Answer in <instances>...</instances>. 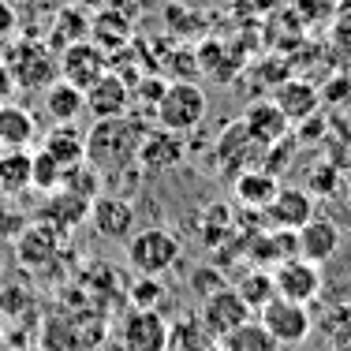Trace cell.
I'll return each mask as SVG.
<instances>
[{
    "mask_svg": "<svg viewBox=\"0 0 351 351\" xmlns=\"http://www.w3.org/2000/svg\"><path fill=\"white\" fill-rule=\"evenodd\" d=\"M146 138V128L135 116H112V120H94V128L82 135L86 142V165L94 172L120 176L131 165H138V146Z\"/></svg>",
    "mask_w": 351,
    "mask_h": 351,
    "instance_id": "6da1fadb",
    "label": "cell"
},
{
    "mask_svg": "<svg viewBox=\"0 0 351 351\" xmlns=\"http://www.w3.org/2000/svg\"><path fill=\"white\" fill-rule=\"evenodd\" d=\"M206 108H210V101H206V90L198 86V82L176 79L165 86V94L157 97L154 116H157V128L187 135V131H195L198 123L206 120Z\"/></svg>",
    "mask_w": 351,
    "mask_h": 351,
    "instance_id": "7a4b0ae2",
    "label": "cell"
},
{
    "mask_svg": "<svg viewBox=\"0 0 351 351\" xmlns=\"http://www.w3.org/2000/svg\"><path fill=\"white\" fill-rule=\"evenodd\" d=\"M183 258V243L172 228H138L128 239V265L135 277H165Z\"/></svg>",
    "mask_w": 351,
    "mask_h": 351,
    "instance_id": "3957f363",
    "label": "cell"
},
{
    "mask_svg": "<svg viewBox=\"0 0 351 351\" xmlns=\"http://www.w3.org/2000/svg\"><path fill=\"white\" fill-rule=\"evenodd\" d=\"M8 68L15 75V86L19 90H45L49 82L60 79V68H56V53L49 49L45 38H23L19 45L8 53Z\"/></svg>",
    "mask_w": 351,
    "mask_h": 351,
    "instance_id": "277c9868",
    "label": "cell"
},
{
    "mask_svg": "<svg viewBox=\"0 0 351 351\" xmlns=\"http://www.w3.org/2000/svg\"><path fill=\"white\" fill-rule=\"evenodd\" d=\"M254 317L265 325V329H269V337L277 340V344H288V348L303 344V340L314 332V314H311V306L291 303V299H280V295L273 299V303H265Z\"/></svg>",
    "mask_w": 351,
    "mask_h": 351,
    "instance_id": "5b68a950",
    "label": "cell"
},
{
    "mask_svg": "<svg viewBox=\"0 0 351 351\" xmlns=\"http://www.w3.org/2000/svg\"><path fill=\"white\" fill-rule=\"evenodd\" d=\"M273 284H277V295L280 299H291V303H303L311 306L322 299V288H325V277H322V265L306 262V258H288L273 269Z\"/></svg>",
    "mask_w": 351,
    "mask_h": 351,
    "instance_id": "8992f818",
    "label": "cell"
},
{
    "mask_svg": "<svg viewBox=\"0 0 351 351\" xmlns=\"http://www.w3.org/2000/svg\"><path fill=\"white\" fill-rule=\"evenodd\" d=\"M56 68H60L64 82L86 90V86H94V82L108 71V53L86 38V41H75V45L60 49V53H56Z\"/></svg>",
    "mask_w": 351,
    "mask_h": 351,
    "instance_id": "52a82bcc",
    "label": "cell"
},
{
    "mask_svg": "<svg viewBox=\"0 0 351 351\" xmlns=\"http://www.w3.org/2000/svg\"><path fill=\"white\" fill-rule=\"evenodd\" d=\"M202 325L210 329L213 340H224L232 329H239L243 322H250V306L243 303V295L236 291V284H224V288H217L213 295L202 299Z\"/></svg>",
    "mask_w": 351,
    "mask_h": 351,
    "instance_id": "ba28073f",
    "label": "cell"
},
{
    "mask_svg": "<svg viewBox=\"0 0 351 351\" xmlns=\"http://www.w3.org/2000/svg\"><path fill=\"white\" fill-rule=\"evenodd\" d=\"M172 322H165L161 311H138L131 306L120 322V351H165L169 348Z\"/></svg>",
    "mask_w": 351,
    "mask_h": 351,
    "instance_id": "9c48e42d",
    "label": "cell"
},
{
    "mask_svg": "<svg viewBox=\"0 0 351 351\" xmlns=\"http://www.w3.org/2000/svg\"><path fill=\"white\" fill-rule=\"evenodd\" d=\"M64 236L56 228H49L45 221H30L15 232V258L23 269H45L60 258Z\"/></svg>",
    "mask_w": 351,
    "mask_h": 351,
    "instance_id": "30bf717a",
    "label": "cell"
},
{
    "mask_svg": "<svg viewBox=\"0 0 351 351\" xmlns=\"http://www.w3.org/2000/svg\"><path fill=\"white\" fill-rule=\"evenodd\" d=\"M90 224L101 239H131L135 236V206L120 195H97L90 202Z\"/></svg>",
    "mask_w": 351,
    "mask_h": 351,
    "instance_id": "8fae6325",
    "label": "cell"
},
{
    "mask_svg": "<svg viewBox=\"0 0 351 351\" xmlns=\"http://www.w3.org/2000/svg\"><path fill=\"white\" fill-rule=\"evenodd\" d=\"M183 157H187V142L183 135H176V131H146V138H142L138 146V169L142 172H172L183 165Z\"/></svg>",
    "mask_w": 351,
    "mask_h": 351,
    "instance_id": "7c38bea8",
    "label": "cell"
},
{
    "mask_svg": "<svg viewBox=\"0 0 351 351\" xmlns=\"http://www.w3.org/2000/svg\"><path fill=\"white\" fill-rule=\"evenodd\" d=\"M82 101H86V112L94 116V120L128 116V108H131V86L116 71H105L94 86L82 90Z\"/></svg>",
    "mask_w": 351,
    "mask_h": 351,
    "instance_id": "4fadbf2b",
    "label": "cell"
},
{
    "mask_svg": "<svg viewBox=\"0 0 351 351\" xmlns=\"http://www.w3.org/2000/svg\"><path fill=\"white\" fill-rule=\"evenodd\" d=\"M262 213H265V221H269L273 228H288V232H299L306 221L317 217L311 191H303V187H280L277 198H273Z\"/></svg>",
    "mask_w": 351,
    "mask_h": 351,
    "instance_id": "5bb4252c",
    "label": "cell"
},
{
    "mask_svg": "<svg viewBox=\"0 0 351 351\" xmlns=\"http://www.w3.org/2000/svg\"><path fill=\"white\" fill-rule=\"evenodd\" d=\"M34 221H45L49 228L68 236V232H75L82 221H90V198L71 195V191L60 187V191H53V195H45V206L38 210Z\"/></svg>",
    "mask_w": 351,
    "mask_h": 351,
    "instance_id": "9a60e30c",
    "label": "cell"
},
{
    "mask_svg": "<svg viewBox=\"0 0 351 351\" xmlns=\"http://www.w3.org/2000/svg\"><path fill=\"white\" fill-rule=\"evenodd\" d=\"M243 131L250 135V142H258L262 149H269V146H277L280 138H288V131H291V123H288V116L277 108V101H254V105H247V112H243Z\"/></svg>",
    "mask_w": 351,
    "mask_h": 351,
    "instance_id": "2e32d148",
    "label": "cell"
},
{
    "mask_svg": "<svg viewBox=\"0 0 351 351\" xmlns=\"http://www.w3.org/2000/svg\"><path fill=\"white\" fill-rule=\"evenodd\" d=\"M295 236H299V258H306V262H314V265L329 262V258L340 250V239H344L340 228L329 221V217H314V221H306Z\"/></svg>",
    "mask_w": 351,
    "mask_h": 351,
    "instance_id": "e0dca14e",
    "label": "cell"
},
{
    "mask_svg": "<svg viewBox=\"0 0 351 351\" xmlns=\"http://www.w3.org/2000/svg\"><path fill=\"white\" fill-rule=\"evenodd\" d=\"M38 138V120L27 105H0V149H27Z\"/></svg>",
    "mask_w": 351,
    "mask_h": 351,
    "instance_id": "ac0fdd59",
    "label": "cell"
},
{
    "mask_svg": "<svg viewBox=\"0 0 351 351\" xmlns=\"http://www.w3.org/2000/svg\"><path fill=\"white\" fill-rule=\"evenodd\" d=\"M277 108L284 116H288V123L295 128V123H303L306 116H314V112H322V97H317V86H311V82H303V79H288V82H280L277 86Z\"/></svg>",
    "mask_w": 351,
    "mask_h": 351,
    "instance_id": "d6986e66",
    "label": "cell"
},
{
    "mask_svg": "<svg viewBox=\"0 0 351 351\" xmlns=\"http://www.w3.org/2000/svg\"><path fill=\"white\" fill-rule=\"evenodd\" d=\"M79 112H86V101H82V90L71 86V82L56 79L45 86V116L49 123H56V128H71L75 120H79Z\"/></svg>",
    "mask_w": 351,
    "mask_h": 351,
    "instance_id": "ffe728a7",
    "label": "cell"
},
{
    "mask_svg": "<svg viewBox=\"0 0 351 351\" xmlns=\"http://www.w3.org/2000/svg\"><path fill=\"white\" fill-rule=\"evenodd\" d=\"M277 191H280L277 176L265 169H243L236 176V198L243 206H254V210H265L277 198Z\"/></svg>",
    "mask_w": 351,
    "mask_h": 351,
    "instance_id": "44dd1931",
    "label": "cell"
},
{
    "mask_svg": "<svg viewBox=\"0 0 351 351\" xmlns=\"http://www.w3.org/2000/svg\"><path fill=\"white\" fill-rule=\"evenodd\" d=\"M41 149H45L49 157H53L60 169H79L82 161H86V142H82V135L75 128H56L49 131L45 138H41Z\"/></svg>",
    "mask_w": 351,
    "mask_h": 351,
    "instance_id": "7402d4cb",
    "label": "cell"
},
{
    "mask_svg": "<svg viewBox=\"0 0 351 351\" xmlns=\"http://www.w3.org/2000/svg\"><path fill=\"white\" fill-rule=\"evenodd\" d=\"M30 165H34L30 149H0V195L15 198L30 191Z\"/></svg>",
    "mask_w": 351,
    "mask_h": 351,
    "instance_id": "603a6c76",
    "label": "cell"
},
{
    "mask_svg": "<svg viewBox=\"0 0 351 351\" xmlns=\"http://www.w3.org/2000/svg\"><path fill=\"white\" fill-rule=\"evenodd\" d=\"M221 344H224V351H280V344L269 337V329L258 317H250L239 329H232Z\"/></svg>",
    "mask_w": 351,
    "mask_h": 351,
    "instance_id": "cb8c5ba5",
    "label": "cell"
},
{
    "mask_svg": "<svg viewBox=\"0 0 351 351\" xmlns=\"http://www.w3.org/2000/svg\"><path fill=\"white\" fill-rule=\"evenodd\" d=\"M56 27H64V30L49 38V49H53V53H60V49L75 45V41L90 38V19H86V12H79V4L56 8Z\"/></svg>",
    "mask_w": 351,
    "mask_h": 351,
    "instance_id": "d4e9b609",
    "label": "cell"
},
{
    "mask_svg": "<svg viewBox=\"0 0 351 351\" xmlns=\"http://www.w3.org/2000/svg\"><path fill=\"white\" fill-rule=\"evenodd\" d=\"M236 291L243 295V303L250 306V314H258L265 303H273L277 299V284H273V273H265V269H250L239 277L236 284Z\"/></svg>",
    "mask_w": 351,
    "mask_h": 351,
    "instance_id": "484cf974",
    "label": "cell"
},
{
    "mask_svg": "<svg viewBox=\"0 0 351 351\" xmlns=\"http://www.w3.org/2000/svg\"><path fill=\"white\" fill-rule=\"evenodd\" d=\"M210 344H217V340L202 325V317H180V322H172V332H169L172 351H206Z\"/></svg>",
    "mask_w": 351,
    "mask_h": 351,
    "instance_id": "4316f807",
    "label": "cell"
},
{
    "mask_svg": "<svg viewBox=\"0 0 351 351\" xmlns=\"http://www.w3.org/2000/svg\"><path fill=\"white\" fill-rule=\"evenodd\" d=\"M64 176H68V169H60V165H56L53 157L45 154V149H34V165H30V187L41 191V195H53V191L64 187Z\"/></svg>",
    "mask_w": 351,
    "mask_h": 351,
    "instance_id": "83f0119b",
    "label": "cell"
},
{
    "mask_svg": "<svg viewBox=\"0 0 351 351\" xmlns=\"http://www.w3.org/2000/svg\"><path fill=\"white\" fill-rule=\"evenodd\" d=\"M64 191H71V195H82L94 202L97 195H101V172H94L86 161L79 165V169H71L68 176H64Z\"/></svg>",
    "mask_w": 351,
    "mask_h": 351,
    "instance_id": "f1b7e54d",
    "label": "cell"
},
{
    "mask_svg": "<svg viewBox=\"0 0 351 351\" xmlns=\"http://www.w3.org/2000/svg\"><path fill=\"white\" fill-rule=\"evenodd\" d=\"M30 306H34V291L30 288H19V284H4L0 288V314H4V322L27 314Z\"/></svg>",
    "mask_w": 351,
    "mask_h": 351,
    "instance_id": "f546056e",
    "label": "cell"
},
{
    "mask_svg": "<svg viewBox=\"0 0 351 351\" xmlns=\"http://www.w3.org/2000/svg\"><path fill=\"white\" fill-rule=\"evenodd\" d=\"M128 295H131V306H138V311H157L165 288H161V280H157V277H138L128 288Z\"/></svg>",
    "mask_w": 351,
    "mask_h": 351,
    "instance_id": "4dcf8cb0",
    "label": "cell"
},
{
    "mask_svg": "<svg viewBox=\"0 0 351 351\" xmlns=\"http://www.w3.org/2000/svg\"><path fill=\"white\" fill-rule=\"evenodd\" d=\"M317 97H322V108H337V105L351 101V75H337L325 86H317Z\"/></svg>",
    "mask_w": 351,
    "mask_h": 351,
    "instance_id": "1f68e13d",
    "label": "cell"
},
{
    "mask_svg": "<svg viewBox=\"0 0 351 351\" xmlns=\"http://www.w3.org/2000/svg\"><path fill=\"white\" fill-rule=\"evenodd\" d=\"M191 288H195L198 295L206 299V295H213L217 288H224V277H221V273H217L213 265H210V269H198L195 277H191Z\"/></svg>",
    "mask_w": 351,
    "mask_h": 351,
    "instance_id": "d6a6232c",
    "label": "cell"
},
{
    "mask_svg": "<svg viewBox=\"0 0 351 351\" xmlns=\"http://www.w3.org/2000/svg\"><path fill=\"white\" fill-rule=\"evenodd\" d=\"M15 30H19V12L12 0H0V38L15 34Z\"/></svg>",
    "mask_w": 351,
    "mask_h": 351,
    "instance_id": "836d02e7",
    "label": "cell"
},
{
    "mask_svg": "<svg viewBox=\"0 0 351 351\" xmlns=\"http://www.w3.org/2000/svg\"><path fill=\"white\" fill-rule=\"evenodd\" d=\"M15 90H19V86H15V75H12V68H8L4 60H0V105H8V101H12V97H15Z\"/></svg>",
    "mask_w": 351,
    "mask_h": 351,
    "instance_id": "e575fe53",
    "label": "cell"
},
{
    "mask_svg": "<svg viewBox=\"0 0 351 351\" xmlns=\"http://www.w3.org/2000/svg\"><path fill=\"white\" fill-rule=\"evenodd\" d=\"M337 183H340L337 169H314V176H311V187L314 191H329V187H337Z\"/></svg>",
    "mask_w": 351,
    "mask_h": 351,
    "instance_id": "d590c367",
    "label": "cell"
},
{
    "mask_svg": "<svg viewBox=\"0 0 351 351\" xmlns=\"http://www.w3.org/2000/svg\"><path fill=\"white\" fill-rule=\"evenodd\" d=\"M329 344H337V348H348V351H351V322L337 325V329L329 332Z\"/></svg>",
    "mask_w": 351,
    "mask_h": 351,
    "instance_id": "8d00e7d4",
    "label": "cell"
},
{
    "mask_svg": "<svg viewBox=\"0 0 351 351\" xmlns=\"http://www.w3.org/2000/svg\"><path fill=\"white\" fill-rule=\"evenodd\" d=\"M79 4H90V8H105L108 0H79Z\"/></svg>",
    "mask_w": 351,
    "mask_h": 351,
    "instance_id": "74e56055",
    "label": "cell"
},
{
    "mask_svg": "<svg viewBox=\"0 0 351 351\" xmlns=\"http://www.w3.org/2000/svg\"><path fill=\"white\" fill-rule=\"evenodd\" d=\"M56 8H68V4H79V0H53Z\"/></svg>",
    "mask_w": 351,
    "mask_h": 351,
    "instance_id": "f35d334b",
    "label": "cell"
},
{
    "mask_svg": "<svg viewBox=\"0 0 351 351\" xmlns=\"http://www.w3.org/2000/svg\"><path fill=\"white\" fill-rule=\"evenodd\" d=\"M206 351H224V344H221V340H217V344H210V348H206Z\"/></svg>",
    "mask_w": 351,
    "mask_h": 351,
    "instance_id": "ab89813d",
    "label": "cell"
},
{
    "mask_svg": "<svg viewBox=\"0 0 351 351\" xmlns=\"http://www.w3.org/2000/svg\"><path fill=\"white\" fill-rule=\"evenodd\" d=\"M329 351H348V348H337V344H329Z\"/></svg>",
    "mask_w": 351,
    "mask_h": 351,
    "instance_id": "60d3db41",
    "label": "cell"
},
{
    "mask_svg": "<svg viewBox=\"0 0 351 351\" xmlns=\"http://www.w3.org/2000/svg\"><path fill=\"white\" fill-rule=\"evenodd\" d=\"M4 325H8V322H4V314H0V332H4Z\"/></svg>",
    "mask_w": 351,
    "mask_h": 351,
    "instance_id": "b9f144b4",
    "label": "cell"
},
{
    "mask_svg": "<svg viewBox=\"0 0 351 351\" xmlns=\"http://www.w3.org/2000/svg\"><path fill=\"white\" fill-rule=\"evenodd\" d=\"M165 351H172V348H165Z\"/></svg>",
    "mask_w": 351,
    "mask_h": 351,
    "instance_id": "7bdbcfd3",
    "label": "cell"
}]
</instances>
